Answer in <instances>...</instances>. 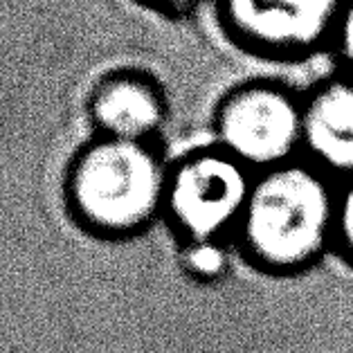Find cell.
<instances>
[{"mask_svg":"<svg viewBox=\"0 0 353 353\" xmlns=\"http://www.w3.org/2000/svg\"><path fill=\"white\" fill-rule=\"evenodd\" d=\"M340 183L311 160L254 174L234 236L243 256L272 274L308 270L335 248Z\"/></svg>","mask_w":353,"mask_h":353,"instance_id":"1","label":"cell"},{"mask_svg":"<svg viewBox=\"0 0 353 353\" xmlns=\"http://www.w3.org/2000/svg\"><path fill=\"white\" fill-rule=\"evenodd\" d=\"M169 169L151 142H97L77 162L72 198L92 228L128 234L165 210Z\"/></svg>","mask_w":353,"mask_h":353,"instance_id":"2","label":"cell"},{"mask_svg":"<svg viewBox=\"0 0 353 353\" xmlns=\"http://www.w3.org/2000/svg\"><path fill=\"white\" fill-rule=\"evenodd\" d=\"M214 144L250 171L304 158V97L279 81H248L214 113Z\"/></svg>","mask_w":353,"mask_h":353,"instance_id":"3","label":"cell"},{"mask_svg":"<svg viewBox=\"0 0 353 353\" xmlns=\"http://www.w3.org/2000/svg\"><path fill=\"white\" fill-rule=\"evenodd\" d=\"M254 171L216 144L180 158L169 169L165 212L183 241L234 234Z\"/></svg>","mask_w":353,"mask_h":353,"instance_id":"4","label":"cell"},{"mask_svg":"<svg viewBox=\"0 0 353 353\" xmlns=\"http://www.w3.org/2000/svg\"><path fill=\"white\" fill-rule=\"evenodd\" d=\"M347 0H216L219 19L239 46L281 59L311 54L333 41Z\"/></svg>","mask_w":353,"mask_h":353,"instance_id":"5","label":"cell"},{"mask_svg":"<svg viewBox=\"0 0 353 353\" xmlns=\"http://www.w3.org/2000/svg\"><path fill=\"white\" fill-rule=\"evenodd\" d=\"M304 158L338 183L353 180V74L331 77L304 94Z\"/></svg>","mask_w":353,"mask_h":353,"instance_id":"6","label":"cell"},{"mask_svg":"<svg viewBox=\"0 0 353 353\" xmlns=\"http://www.w3.org/2000/svg\"><path fill=\"white\" fill-rule=\"evenodd\" d=\"M92 115L106 137L151 142L165 122L167 106L151 81L142 77H117L94 94Z\"/></svg>","mask_w":353,"mask_h":353,"instance_id":"7","label":"cell"},{"mask_svg":"<svg viewBox=\"0 0 353 353\" xmlns=\"http://www.w3.org/2000/svg\"><path fill=\"white\" fill-rule=\"evenodd\" d=\"M183 268L198 281H216L230 270L225 239H203L183 243Z\"/></svg>","mask_w":353,"mask_h":353,"instance_id":"8","label":"cell"},{"mask_svg":"<svg viewBox=\"0 0 353 353\" xmlns=\"http://www.w3.org/2000/svg\"><path fill=\"white\" fill-rule=\"evenodd\" d=\"M335 248L353 263V180L340 183L338 221H335Z\"/></svg>","mask_w":353,"mask_h":353,"instance_id":"9","label":"cell"},{"mask_svg":"<svg viewBox=\"0 0 353 353\" xmlns=\"http://www.w3.org/2000/svg\"><path fill=\"white\" fill-rule=\"evenodd\" d=\"M333 50L338 52V59L344 70L353 74V0L344 3V10L340 14L338 28H335L333 41H331Z\"/></svg>","mask_w":353,"mask_h":353,"instance_id":"10","label":"cell"},{"mask_svg":"<svg viewBox=\"0 0 353 353\" xmlns=\"http://www.w3.org/2000/svg\"><path fill=\"white\" fill-rule=\"evenodd\" d=\"M149 3L167 12H187V10H192V7L201 5L203 0H149Z\"/></svg>","mask_w":353,"mask_h":353,"instance_id":"11","label":"cell"}]
</instances>
